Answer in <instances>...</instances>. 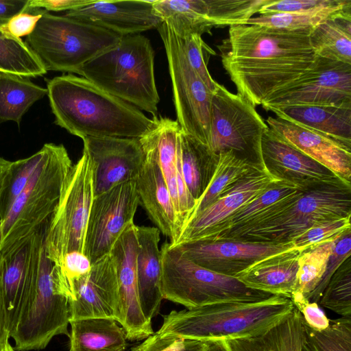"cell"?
<instances>
[{"label": "cell", "instance_id": "42", "mask_svg": "<svg viewBox=\"0 0 351 351\" xmlns=\"http://www.w3.org/2000/svg\"><path fill=\"white\" fill-rule=\"evenodd\" d=\"M351 10V0H270L258 13L308 14Z\"/></svg>", "mask_w": 351, "mask_h": 351}, {"label": "cell", "instance_id": "31", "mask_svg": "<svg viewBox=\"0 0 351 351\" xmlns=\"http://www.w3.org/2000/svg\"><path fill=\"white\" fill-rule=\"evenodd\" d=\"M118 324L108 318L71 320L69 351H124L127 338Z\"/></svg>", "mask_w": 351, "mask_h": 351}, {"label": "cell", "instance_id": "30", "mask_svg": "<svg viewBox=\"0 0 351 351\" xmlns=\"http://www.w3.org/2000/svg\"><path fill=\"white\" fill-rule=\"evenodd\" d=\"M305 338L302 316L294 306L289 315L264 333L226 341L232 351H301Z\"/></svg>", "mask_w": 351, "mask_h": 351}, {"label": "cell", "instance_id": "35", "mask_svg": "<svg viewBox=\"0 0 351 351\" xmlns=\"http://www.w3.org/2000/svg\"><path fill=\"white\" fill-rule=\"evenodd\" d=\"M261 162H254L241 158L232 151L220 153L212 178L205 191L197 200L187 221L216 202L221 195Z\"/></svg>", "mask_w": 351, "mask_h": 351}, {"label": "cell", "instance_id": "54", "mask_svg": "<svg viewBox=\"0 0 351 351\" xmlns=\"http://www.w3.org/2000/svg\"><path fill=\"white\" fill-rule=\"evenodd\" d=\"M301 351H316L313 346L307 341L306 337L303 341Z\"/></svg>", "mask_w": 351, "mask_h": 351}, {"label": "cell", "instance_id": "37", "mask_svg": "<svg viewBox=\"0 0 351 351\" xmlns=\"http://www.w3.org/2000/svg\"><path fill=\"white\" fill-rule=\"evenodd\" d=\"M7 21L0 19V72L27 78L46 74L47 71L25 41L1 29Z\"/></svg>", "mask_w": 351, "mask_h": 351}, {"label": "cell", "instance_id": "34", "mask_svg": "<svg viewBox=\"0 0 351 351\" xmlns=\"http://www.w3.org/2000/svg\"><path fill=\"white\" fill-rule=\"evenodd\" d=\"M47 94V88L29 78L0 72V124L12 121L20 126L29 108Z\"/></svg>", "mask_w": 351, "mask_h": 351}, {"label": "cell", "instance_id": "39", "mask_svg": "<svg viewBox=\"0 0 351 351\" xmlns=\"http://www.w3.org/2000/svg\"><path fill=\"white\" fill-rule=\"evenodd\" d=\"M43 154L41 148L32 156L12 161L0 201V219L8 213L15 199L25 187Z\"/></svg>", "mask_w": 351, "mask_h": 351}, {"label": "cell", "instance_id": "21", "mask_svg": "<svg viewBox=\"0 0 351 351\" xmlns=\"http://www.w3.org/2000/svg\"><path fill=\"white\" fill-rule=\"evenodd\" d=\"M261 153L265 167L282 180L304 187L343 181L330 170L289 144L269 128L263 134Z\"/></svg>", "mask_w": 351, "mask_h": 351}, {"label": "cell", "instance_id": "32", "mask_svg": "<svg viewBox=\"0 0 351 351\" xmlns=\"http://www.w3.org/2000/svg\"><path fill=\"white\" fill-rule=\"evenodd\" d=\"M179 147L182 176L188 191L196 203L212 178L218 156L212 154L206 145L181 129Z\"/></svg>", "mask_w": 351, "mask_h": 351}, {"label": "cell", "instance_id": "15", "mask_svg": "<svg viewBox=\"0 0 351 351\" xmlns=\"http://www.w3.org/2000/svg\"><path fill=\"white\" fill-rule=\"evenodd\" d=\"M280 180L263 162L258 164L216 202L189 219L173 246L206 240L233 213Z\"/></svg>", "mask_w": 351, "mask_h": 351}, {"label": "cell", "instance_id": "10", "mask_svg": "<svg viewBox=\"0 0 351 351\" xmlns=\"http://www.w3.org/2000/svg\"><path fill=\"white\" fill-rule=\"evenodd\" d=\"M94 197L93 164L83 150L81 157L72 166L58 204L47 223L45 251L54 271L61 269L67 253L73 251L84 253Z\"/></svg>", "mask_w": 351, "mask_h": 351}, {"label": "cell", "instance_id": "48", "mask_svg": "<svg viewBox=\"0 0 351 351\" xmlns=\"http://www.w3.org/2000/svg\"><path fill=\"white\" fill-rule=\"evenodd\" d=\"M95 0H29V8L44 9L45 11H70L93 3Z\"/></svg>", "mask_w": 351, "mask_h": 351}, {"label": "cell", "instance_id": "26", "mask_svg": "<svg viewBox=\"0 0 351 351\" xmlns=\"http://www.w3.org/2000/svg\"><path fill=\"white\" fill-rule=\"evenodd\" d=\"M145 155L144 165L135 180L139 202L173 246L180 234L173 200L159 165L150 155Z\"/></svg>", "mask_w": 351, "mask_h": 351}, {"label": "cell", "instance_id": "6", "mask_svg": "<svg viewBox=\"0 0 351 351\" xmlns=\"http://www.w3.org/2000/svg\"><path fill=\"white\" fill-rule=\"evenodd\" d=\"M121 37L92 23L43 10L25 43L47 71L80 75L84 64L116 45Z\"/></svg>", "mask_w": 351, "mask_h": 351}, {"label": "cell", "instance_id": "38", "mask_svg": "<svg viewBox=\"0 0 351 351\" xmlns=\"http://www.w3.org/2000/svg\"><path fill=\"white\" fill-rule=\"evenodd\" d=\"M349 12H351V10L323 11L308 14H262L258 16L251 18L245 23L292 32L311 33L314 28L325 21L340 14Z\"/></svg>", "mask_w": 351, "mask_h": 351}, {"label": "cell", "instance_id": "9", "mask_svg": "<svg viewBox=\"0 0 351 351\" xmlns=\"http://www.w3.org/2000/svg\"><path fill=\"white\" fill-rule=\"evenodd\" d=\"M348 216H351V184L343 181L319 184L305 189L285 209L233 240L292 242L317 223Z\"/></svg>", "mask_w": 351, "mask_h": 351}, {"label": "cell", "instance_id": "47", "mask_svg": "<svg viewBox=\"0 0 351 351\" xmlns=\"http://www.w3.org/2000/svg\"><path fill=\"white\" fill-rule=\"evenodd\" d=\"M295 308L300 312L304 322L308 327L315 330H322L329 326L330 319L319 308L318 303L306 302Z\"/></svg>", "mask_w": 351, "mask_h": 351}, {"label": "cell", "instance_id": "28", "mask_svg": "<svg viewBox=\"0 0 351 351\" xmlns=\"http://www.w3.org/2000/svg\"><path fill=\"white\" fill-rule=\"evenodd\" d=\"M302 252L294 247L267 256L234 277L250 289L291 299L295 287L298 258Z\"/></svg>", "mask_w": 351, "mask_h": 351}, {"label": "cell", "instance_id": "41", "mask_svg": "<svg viewBox=\"0 0 351 351\" xmlns=\"http://www.w3.org/2000/svg\"><path fill=\"white\" fill-rule=\"evenodd\" d=\"M344 263L331 277L318 303L341 317H351V267L350 261Z\"/></svg>", "mask_w": 351, "mask_h": 351}, {"label": "cell", "instance_id": "4", "mask_svg": "<svg viewBox=\"0 0 351 351\" xmlns=\"http://www.w3.org/2000/svg\"><path fill=\"white\" fill-rule=\"evenodd\" d=\"M80 75L156 116L160 97L154 76V51L145 36H122L116 45L84 64Z\"/></svg>", "mask_w": 351, "mask_h": 351}, {"label": "cell", "instance_id": "3", "mask_svg": "<svg viewBox=\"0 0 351 351\" xmlns=\"http://www.w3.org/2000/svg\"><path fill=\"white\" fill-rule=\"evenodd\" d=\"M294 308L290 298L274 295L258 302H228L171 311L155 332L163 338L206 341L260 335Z\"/></svg>", "mask_w": 351, "mask_h": 351}, {"label": "cell", "instance_id": "19", "mask_svg": "<svg viewBox=\"0 0 351 351\" xmlns=\"http://www.w3.org/2000/svg\"><path fill=\"white\" fill-rule=\"evenodd\" d=\"M136 226L134 222L129 223L110 251L116 261L119 282L121 311L119 324L127 339L130 341L142 340L154 334L152 322L144 316L138 297Z\"/></svg>", "mask_w": 351, "mask_h": 351}, {"label": "cell", "instance_id": "36", "mask_svg": "<svg viewBox=\"0 0 351 351\" xmlns=\"http://www.w3.org/2000/svg\"><path fill=\"white\" fill-rule=\"evenodd\" d=\"M338 237L321 242L300 253L295 287L291 298L294 306L308 302V297L318 286L325 274Z\"/></svg>", "mask_w": 351, "mask_h": 351}, {"label": "cell", "instance_id": "18", "mask_svg": "<svg viewBox=\"0 0 351 351\" xmlns=\"http://www.w3.org/2000/svg\"><path fill=\"white\" fill-rule=\"evenodd\" d=\"M84 149L93 167L95 196L128 181L136 180L145 160L136 138L86 137Z\"/></svg>", "mask_w": 351, "mask_h": 351}, {"label": "cell", "instance_id": "29", "mask_svg": "<svg viewBox=\"0 0 351 351\" xmlns=\"http://www.w3.org/2000/svg\"><path fill=\"white\" fill-rule=\"evenodd\" d=\"M264 108L274 112L277 117L320 133L351 147V104Z\"/></svg>", "mask_w": 351, "mask_h": 351}, {"label": "cell", "instance_id": "16", "mask_svg": "<svg viewBox=\"0 0 351 351\" xmlns=\"http://www.w3.org/2000/svg\"><path fill=\"white\" fill-rule=\"evenodd\" d=\"M70 320L108 318L120 321L116 261L110 252L92 264L88 273L75 280L69 300Z\"/></svg>", "mask_w": 351, "mask_h": 351}, {"label": "cell", "instance_id": "7", "mask_svg": "<svg viewBox=\"0 0 351 351\" xmlns=\"http://www.w3.org/2000/svg\"><path fill=\"white\" fill-rule=\"evenodd\" d=\"M163 299L195 308L228 302H258L274 295L246 287L237 278L202 267L169 243L160 249Z\"/></svg>", "mask_w": 351, "mask_h": 351}, {"label": "cell", "instance_id": "20", "mask_svg": "<svg viewBox=\"0 0 351 351\" xmlns=\"http://www.w3.org/2000/svg\"><path fill=\"white\" fill-rule=\"evenodd\" d=\"M174 247L197 265L233 277L264 258L295 247L292 242L272 243L237 240L197 241Z\"/></svg>", "mask_w": 351, "mask_h": 351}, {"label": "cell", "instance_id": "23", "mask_svg": "<svg viewBox=\"0 0 351 351\" xmlns=\"http://www.w3.org/2000/svg\"><path fill=\"white\" fill-rule=\"evenodd\" d=\"M268 127L289 144L350 184L351 147L330 137L279 117H268Z\"/></svg>", "mask_w": 351, "mask_h": 351}, {"label": "cell", "instance_id": "56", "mask_svg": "<svg viewBox=\"0 0 351 351\" xmlns=\"http://www.w3.org/2000/svg\"><path fill=\"white\" fill-rule=\"evenodd\" d=\"M1 221L0 220V236H1Z\"/></svg>", "mask_w": 351, "mask_h": 351}, {"label": "cell", "instance_id": "52", "mask_svg": "<svg viewBox=\"0 0 351 351\" xmlns=\"http://www.w3.org/2000/svg\"><path fill=\"white\" fill-rule=\"evenodd\" d=\"M204 351H232L226 340L204 341Z\"/></svg>", "mask_w": 351, "mask_h": 351}, {"label": "cell", "instance_id": "33", "mask_svg": "<svg viewBox=\"0 0 351 351\" xmlns=\"http://www.w3.org/2000/svg\"><path fill=\"white\" fill-rule=\"evenodd\" d=\"M309 40L319 57L351 64V12L317 25L310 33Z\"/></svg>", "mask_w": 351, "mask_h": 351}, {"label": "cell", "instance_id": "43", "mask_svg": "<svg viewBox=\"0 0 351 351\" xmlns=\"http://www.w3.org/2000/svg\"><path fill=\"white\" fill-rule=\"evenodd\" d=\"M351 216L326 220L313 225L293 241L295 247L304 251L321 242L337 238L351 229Z\"/></svg>", "mask_w": 351, "mask_h": 351}, {"label": "cell", "instance_id": "51", "mask_svg": "<svg viewBox=\"0 0 351 351\" xmlns=\"http://www.w3.org/2000/svg\"><path fill=\"white\" fill-rule=\"evenodd\" d=\"M162 351H204V341L175 339Z\"/></svg>", "mask_w": 351, "mask_h": 351}, {"label": "cell", "instance_id": "44", "mask_svg": "<svg viewBox=\"0 0 351 351\" xmlns=\"http://www.w3.org/2000/svg\"><path fill=\"white\" fill-rule=\"evenodd\" d=\"M181 40L189 63L213 93L217 82L212 78L207 69V60L215 52L206 44L200 35L191 34Z\"/></svg>", "mask_w": 351, "mask_h": 351}, {"label": "cell", "instance_id": "1", "mask_svg": "<svg viewBox=\"0 0 351 351\" xmlns=\"http://www.w3.org/2000/svg\"><path fill=\"white\" fill-rule=\"evenodd\" d=\"M309 34L253 24L229 26L217 48L237 95L254 107L261 105L312 69L319 56Z\"/></svg>", "mask_w": 351, "mask_h": 351}, {"label": "cell", "instance_id": "53", "mask_svg": "<svg viewBox=\"0 0 351 351\" xmlns=\"http://www.w3.org/2000/svg\"><path fill=\"white\" fill-rule=\"evenodd\" d=\"M12 161L0 157V201Z\"/></svg>", "mask_w": 351, "mask_h": 351}, {"label": "cell", "instance_id": "27", "mask_svg": "<svg viewBox=\"0 0 351 351\" xmlns=\"http://www.w3.org/2000/svg\"><path fill=\"white\" fill-rule=\"evenodd\" d=\"M138 251L136 272L138 297L145 318L152 322L163 299L161 281L160 230L156 227L136 226Z\"/></svg>", "mask_w": 351, "mask_h": 351}, {"label": "cell", "instance_id": "24", "mask_svg": "<svg viewBox=\"0 0 351 351\" xmlns=\"http://www.w3.org/2000/svg\"><path fill=\"white\" fill-rule=\"evenodd\" d=\"M47 223L16 249L3 256V287L9 335L16 325L24 299L36 274Z\"/></svg>", "mask_w": 351, "mask_h": 351}, {"label": "cell", "instance_id": "50", "mask_svg": "<svg viewBox=\"0 0 351 351\" xmlns=\"http://www.w3.org/2000/svg\"><path fill=\"white\" fill-rule=\"evenodd\" d=\"M3 256L0 254V346L9 343L10 335L8 330L6 310L3 287Z\"/></svg>", "mask_w": 351, "mask_h": 351}, {"label": "cell", "instance_id": "40", "mask_svg": "<svg viewBox=\"0 0 351 351\" xmlns=\"http://www.w3.org/2000/svg\"><path fill=\"white\" fill-rule=\"evenodd\" d=\"M304 326L306 339L316 351H351V317L330 320L322 330Z\"/></svg>", "mask_w": 351, "mask_h": 351}, {"label": "cell", "instance_id": "13", "mask_svg": "<svg viewBox=\"0 0 351 351\" xmlns=\"http://www.w3.org/2000/svg\"><path fill=\"white\" fill-rule=\"evenodd\" d=\"M139 203L135 180L121 183L94 197L84 252L92 264L110 252L124 228L134 222Z\"/></svg>", "mask_w": 351, "mask_h": 351}, {"label": "cell", "instance_id": "8", "mask_svg": "<svg viewBox=\"0 0 351 351\" xmlns=\"http://www.w3.org/2000/svg\"><path fill=\"white\" fill-rule=\"evenodd\" d=\"M52 267L53 264L46 254L44 240L36 274L10 334L15 351L43 350L54 337L69 336V301L56 289Z\"/></svg>", "mask_w": 351, "mask_h": 351}, {"label": "cell", "instance_id": "2", "mask_svg": "<svg viewBox=\"0 0 351 351\" xmlns=\"http://www.w3.org/2000/svg\"><path fill=\"white\" fill-rule=\"evenodd\" d=\"M47 96L54 123L81 138H140L155 120L138 108L73 74L47 80Z\"/></svg>", "mask_w": 351, "mask_h": 351}, {"label": "cell", "instance_id": "49", "mask_svg": "<svg viewBox=\"0 0 351 351\" xmlns=\"http://www.w3.org/2000/svg\"><path fill=\"white\" fill-rule=\"evenodd\" d=\"M29 0H0V19L8 20L23 12L34 13L28 5Z\"/></svg>", "mask_w": 351, "mask_h": 351}, {"label": "cell", "instance_id": "25", "mask_svg": "<svg viewBox=\"0 0 351 351\" xmlns=\"http://www.w3.org/2000/svg\"><path fill=\"white\" fill-rule=\"evenodd\" d=\"M153 8L180 38L227 26L220 0H156Z\"/></svg>", "mask_w": 351, "mask_h": 351}, {"label": "cell", "instance_id": "12", "mask_svg": "<svg viewBox=\"0 0 351 351\" xmlns=\"http://www.w3.org/2000/svg\"><path fill=\"white\" fill-rule=\"evenodd\" d=\"M157 30L168 60L177 121L183 132L206 145L213 93L189 63L181 38L165 23Z\"/></svg>", "mask_w": 351, "mask_h": 351}, {"label": "cell", "instance_id": "17", "mask_svg": "<svg viewBox=\"0 0 351 351\" xmlns=\"http://www.w3.org/2000/svg\"><path fill=\"white\" fill-rule=\"evenodd\" d=\"M153 117L154 125L140 138V141L144 152L153 157L160 167L173 200L180 233L195 205L181 169L179 147L181 128L177 121L156 115Z\"/></svg>", "mask_w": 351, "mask_h": 351}, {"label": "cell", "instance_id": "5", "mask_svg": "<svg viewBox=\"0 0 351 351\" xmlns=\"http://www.w3.org/2000/svg\"><path fill=\"white\" fill-rule=\"evenodd\" d=\"M43 156L25 187L1 221L0 254L29 239L53 213L73 163L62 144L42 147Z\"/></svg>", "mask_w": 351, "mask_h": 351}, {"label": "cell", "instance_id": "45", "mask_svg": "<svg viewBox=\"0 0 351 351\" xmlns=\"http://www.w3.org/2000/svg\"><path fill=\"white\" fill-rule=\"evenodd\" d=\"M351 254V229L346 231L337 238L333 251L329 257L325 274L315 289L310 294L308 302L318 303L322 293L329 282L331 277L339 267Z\"/></svg>", "mask_w": 351, "mask_h": 351}, {"label": "cell", "instance_id": "55", "mask_svg": "<svg viewBox=\"0 0 351 351\" xmlns=\"http://www.w3.org/2000/svg\"><path fill=\"white\" fill-rule=\"evenodd\" d=\"M13 346L9 343L5 346H0V351H14Z\"/></svg>", "mask_w": 351, "mask_h": 351}, {"label": "cell", "instance_id": "11", "mask_svg": "<svg viewBox=\"0 0 351 351\" xmlns=\"http://www.w3.org/2000/svg\"><path fill=\"white\" fill-rule=\"evenodd\" d=\"M255 107L216 83L213 92L206 146L214 156L232 151L254 162L261 160V141L268 128Z\"/></svg>", "mask_w": 351, "mask_h": 351}, {"label": "cell", "instance_id": "46", "mask_svg": "<svg viewBox=\"0 0 351 351\" xmlns=\"http://www.w3.org/2000/svg\"><path fill=\"white\" fill-rule=\"evenodd\" d=\"M43 10L37 9L34 13L21 12L1 25V29L6 33L20 38L29 36L35 29L42 17Z\"/></svg>", "mask_w": 351, "mask_h": 351}, {"label": "cell", "instance_id": "22", "mask_svg": "<svg viewBox=\"0 0 351 351\" xmlns=\"http://www.w3.org/2000/svg\"><path fill=\"white\" fill-rule=\"evenodd\" d=\"M154 1H95L64 15L105 28L121 36L157 29L162 20L155 13Z\"/></svg>", "mask_w": 351, "mask_h": 351}, {"label": "cell", "instance_id": "14", "mask_svg": "<svg viewBox=\"0 0 351 351\" xmlns=\"http://www.w3.org/2000/svg\"><path fill=\"white\" fill-rule=\"evenodd\" d=\"M351 104V64L318 57L315 66L262 103L263 108Z\"/></svg>", "mask_w": 351, "mask_h": 351}]
</instances>
